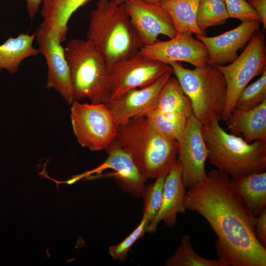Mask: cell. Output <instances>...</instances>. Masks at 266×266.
Instances as JSON below:
<instances>
[{
  "label": "cell",
  "mask_w": 266,
  "mask_h": 266,
  "mask_svg": "<svg viewBox=\"0 0 266 266\" xmlns=\"http://www.w3.org/2000/svg\"><path fill=\"white\" fill-rule=\"evenodd\" d=\"M124 5L143 45L155 43L160 35L171 38L176 34L171 17L159 2L127 0Z\"/></svg>",
  "instance_id": "cell-11"
},
{
  "label": "cell",
  "mask_w": 266,
  "mask_h": 266,
  "mask_svg": "<svg viewBox=\"0 0 266 266\" xmlns=\"http://www.w3.org/2000/svg\"><path fill=\"white\" fill-rule=\"evenodd\" d=\"M106 150L107 159L91 172L100 173L107 169H112L115 182L124 193L133 197H141L146 180L132 158L122 148L113 143Z\"/></svg>",
  "instance_id": "cell-16"
},
{
  "label": "cell",
  "mask_w": 266,
  "mask_h": 266,
  "mask_svg": "<svg viewBox=\"0 0 266 266\" xmlns=\"http://www.w3.org/2000/svg\"><path fill=\"white\" fill-rule=\"evenodd\" d=\"M248 2L258 15L263 30L266 29V0H248Z\"/></svg>",
  "instance_id": "cell-32"
},
{
  "label": "cell",
  "mask_w": 266,
  "mask_h": 266,
  "mask_svg": "<svg viewBox=\"0 0 266 266\" xmlns=\"http://www.w3.org/2000/svg\"><path fill=\"white\" fill-rule=\"evenodd\" d=\"M42 0H26L27 9L30 19H33L39 11Z\"/></svg>",
  "instance_id": "cell-33"
},
{
  "label": "cell",
  "mask_w": 266,
  "mask_h": 266,
  "mask_svg": "<svg viewBox=\"0 0 266 266\" xmlns=\"http://www.w3.org/2000/svg\"><path fill=\"white\" fill-rule=\"evenodd\" d=\"M229 18L236 19L241 22L260 19L256 11L246 0H224Z\"/></svg>",
  "instance_id": "cell-30"
},
{
  "label": "cell",
  "mask_w": 266,
  "mask_h": 266,
  "mask_svg": "<svg viewBox=\"0 0 266 266\" xmlns=\"http://www.w3.org/2000/svg\"><path fill=\"white\" fill-rule=\"evenodd\" d=\"M169 169L162 172L152 184L146 186L142 198L144 201L143 216H146L150 222L159 210L163 201L165 179Z\"/></svg>",
  "instance_id": "cell-27"
},
{
  "label": "cell",
  "mask_w": 266,
  "mask_h": 266,
  "mask_svg": "<svg viewBox=\"0 0 266 266\" xmlns=\"http://www.w3.org/2000/svg\"><path fill=\"white\" fill-rule=\"evenodd\" d=\"M255 229L258 241L266 248V207L256 216Z\"/></svg>",
  "instance_id": "cell-31"
},
{
  "label": "cell",
  "mask_w": 266,
  "mask_h": 266,
  "mask_svg": "<svg viewBox=\"0 0 266 266\" xmlns=\"http://www.w3.org/2000/svg\"><path fill=\"white\" fill-rule=\"evenodd\" d=\"M149 224L147 218L143 216L138 226L125 239L118 244L109 246L108 252L112 258L121 262L125 261L133 244L147 232Z\"/></svg>",
  "instance_id": "cell-29"
},
{
  "label": "cell",
  "mask_w": 266,
  "mask_h": 266,
  "mask_svg": "<svg viewBox=\"0 0 266 266\" xmlns=\"http://www.w3.org/2000/svg\"><path fill=\"white\" fill-rule=\"evenodd\" d=\"M172 73H166L148 86L130 90L108 102L106 104L117 126L156 108L159 93Z\"/></svg>",
  "instance_id": "cell-14"
},
{
  "label": "cell",
  "mask_w": 266,
  "mask_h": 266,
  "mask_svg": "<svg viewBox=\"0 0 266 266\" xmlns=\"http://www.w3.org/2000/svg\"><path fill=\"white\" fill-rule=\"evenodd\" d=\"M166 266H229L225 261L218 258L211 260L199 255L192 248L190 237L185 234L174 254L166 262Z\"/></svg>",
  "instance_id": "cell-24"
},
{
  "label": "cell",
  "mask_w": 266,
  "mask_h": 266,
  "mask_svg": "<svg viewBox=\"0 0 266 266\" xmlns=\"http://www.w3.org/2000/svg\"><path fill=\"white\" fill-rule=\"evenodd\" d=\"M144 116L161 134L177 142L180 139L188 121L174 114L162 112L156 108Z\"/></svg>",
  "instance_id": "cell-25"
},
{
  "label": "cell",
  "mask_w": 266,
  "mask_h": 266,
  "mask_svg": "<svg viewBox=\"0 0 266 266\" xmlns=\"http://www.w3.org/2000/svg\"><path fill=\"white\" fill-rule=\"evenodd\" d=\"M86 36L108 65L134 56L143 46L124 3L114 0L98 1L90 13Z\"/></svg>",
  "instance_id": "cell-3"
},
{
  "label": "cell",
  "mask_w": 266,
  "mask_h": 266,
  "mask_svg": "<svg viewBox=\"0 0 266 266\" xmlns=\"http://www.w3.org/2000/svg\"><path fill=\"white\" fill-rule=\"evenodd\" d=\"M223 74L227 85L226 102L221 120L225 121L242 90L255 77L266 70L264 30H258L241 54L228 65H214Z\"/></svg>",
  "instance_id": "cell-7"
},
{
  "label": "cell",
  "mask_w": 266,
  "mask_h": 266,
  "mask_svg": "<svg viewBox=\"0 0 266 266\" xmlns=\"http://www.w3.org/2000/svg\"><path fill=\"white\" fill-rule=\"evenodd\" d=\"M229 18L224 0H200L197 13V23L203 31L224 24Z\"/></svg>",
  "instance_id": "cell-26"
},
{
  "label": "cell",
  "mask_w": 266,
  "mask_h": 266,
  "mask_svg": "<svg viewBox=\"0 0 266 266\" xmlns=\"http://www.w3.org/2000/svg\"><path fill=\"white\" fill-rule=\"evenodd\" d=\"M266 100V70L256 81L247 85L241 92L235 105L240 110L252 109Z\"/></svg>",
  "instance_id": "cell-28"
},
{
  "label": "cell",
  "mask_w": 266,
  "mask_h": 266,
  "mask_svg": "<svg viewBox=\"0 0 266 266\" xmlns=\"http://www.w3.org/2000/svg\"><path fill=\"white\" fill-rule=\"evenodd\" d=\"M110 100L133 89L148 86L169 72L171 66L144 56H134L108 65ZM109 100V101H110Z\"/></svg>",
  "instance_id": "cell-9"
},
{
  "label": "cell",
  "mask_w": 266,
  "mask_h": 266,
  "mask_svg": "<svg viewBox=\"0 0 266 266\" xmlns=\"http://www.w3.org/2000/svg\"><path fill=\"white\" fill-rule=\"evenodd\" d=\"M71 105V123L78 142L92 151L106 150L118 128L107 104L74 100Z\"/></svg>",
  "instance_id": "cell-8"
},
{
  "label": "cell",
  "mask_w": 266,
  "mask_h": 266,
  "mask_svg": "<svg viewBox=\"0 0 266 266\" xmlns=\"http://www.w3.org/2000/svg\"><path fill=\"white\" fill-rule=\"evenodd\" d=\"M232 181L244 205L253 215L257 216L266 207V171L251 174Z\"/></svg>",
  "instance_id": "cell-22"
},
{
  "label": "cell",
  "mask_w": 266,
  "mask_h": 266,
  "mask_svg": "<svg viewBox=\"0 0 266 266\" xmlns=\"http://www.w3.org/2000/svg\"><path fill=\"white\" fill-rule=\"evenodd\" d=\"M185 207L208 222L217 237L218 258L229 266H266V248L256 236V217L244 205L227 173L214 169L187 189Z\"/></svg>",
  "instance_id": "cell-1"
},
{
  "label": "cell",
  "mask_w": 266,
  "mask_h": 266,
  "mask_svg": "<svg viewBox=\"0 0 266 266\" xmlns=\"http://www.w3.org/2000/svg\"><path fill=\"white\" fill-rule=\"evenodd\" d=\"M186 190L177 161L167 173L164 183L162 203L156 215L149 224L147 233L155 232L161 221L169 227H173L176 225L178 213H184L186 210L185 207Z\"/></svg>",
  "instance_id": "cell-17"
},
{
  "label": "cell",
  "mask_w": 266,
  "mask_h": 266,
  "mask_svg": "<svg viewBox=\"0 0 266 266\" xmlns=\"http://www.w3.org/2000/svg\"><path fill=\"white\" fill-rule=\"evenodd\" d=\"M112 143L130 156L146 180L156 178L177 162L178 142L161 134L144 116L119 127Z\"/></svg>",
  "instance_id": "cell-2"
},
{
  "label": "cell",
  "mask_w": 266,
  "mask_h": 266,
  "mask_svg": "<svg viewBox=\"0 0 266 266\" xmlns=\"http://www.w3.org/2000/svg\"><path fill=\"white\" fill-rule=\"evenodd\" d=\"M127 0H114V1L118 4H121L124 3Z\"/></svg>",
  "instance_id": "cell-34"
},
{
  "label": "cell",
  "mask_w": 266,
  "mask_h": 266,
  "mask_svg": "<svg viewBox=\"0 0 266 266\" xmlns=\"http://www.w3.org/2000/svg\"><path fill=\"white\" fill-rule=\"evenodd\" d=\"M35 33L38 50L44 57L48 67L46 87L58 92L71 105L74 99L64 48L57 37L48 33L41 26Z\"/></svg>",
  "instance_id": "cell-13"
},
{
  "label": "cell",
  "mask_w": 266,
  "mask_h": 266,
  "mask_svg": "<svg viewBox=\"0 0 266 266\" xmlns=\"http://www.w3.org/2000/svg\"><path fill=\"white\" fill-rule=\"evenodd\" d=\"M35 38V33L32 34L21 33L16 37H9L0 45V70L4 69L15 74L24 60L40 53L33 46Z\"/></svg>",
  "instance_id": "cell-20"
},
{
  "label": "cell",
  "mask_w": 266,
  "mask_h": 266,
  "mask_svg": "<svg viewBox=\"0 0 266 266\" xmlns=\"http://www.w3.org/2000/svg\"><path fill=\"white\" fill-rule=\"evenodd\" d=\"M202 125L193 114L178 142L177 161L186 189L194 186L207 176L205 162L207 151L202 134Z\"/></svg>",
  "instance_id": "cell-10"
},
{
  "label": "cell",
  "mask_w": 266,
  "mask_h": 266,
  "mask_svg": "<svg viewBox=\"0 0 266 266\" xmlns=\"http://www.w3.org/2000/svg\"><path fill=\"white\" fill-rule=\"evenodd\" d=\"M200 0H161L159 3L169 14L176 33L206 36L197 23V13Z\"/></svg>",
  "instance_id": "cell-21"
},
{
  "label": "cell",
  "mask_w": 266,
  "mask_h": 266,
  "mask_svg": "<svg viewBox=\"0 0 266 266\" xmlns=\"http://www.w3.org/2000/svg\"><path fill=\"white\" fill-rule=\"evenodd\" d=\"M184 93L190 99L193 114L202 124L221 120L227 99V85L221 71L207 64L194 69L181 62L169 65Z\"/></svg>",
  "instance_id": "cell-6"
},
{
  "label": "cell",
  "mask_w": 266,
  "mask_h": 266,
  "mask_svg": "<svg viewBox=\"0 0 266 266\" xmlns=\"http://www.w3.org/2000/svg\"><path fill=\"white\" fill-rule=\"evenodd\" d=\"M141 1H145L152 2H159L161 0H137Z\"/></svg>",
  "instance_id": "cell-35"
},
{
  "label": "cell",
  "mask_w": 266,
  "mask_h": 266,
  "mask_svg": "<svg viewBox=\"0 0 266 266\" xmlns=\"http://www.w3.org/2000/svg\"><path fill=\"white\" fill-rule=\"evenodd\" d=\"M225 122L230 133L241 137L246 142H266V100L249 110L234 107Z\"/></svg>",
  "instance_id": "cell-18"
},
{
  "label": "cell",
  "mask_w": 266,
  "mask_h": 266,
  "mask_svg": "<svg viewBox=\"0 0 266 266\" xmlns=\"http://www.w3.org/2000/svg\"><path fill=\"white\" fill-rule=\"evenodd\" d=\"M201 132L210 163L232 180L266 171V142L248 143L227 133L216 119L202 125Z\"/></svg>",
  "instance_id": "cell-4"
},
{
  "label": "cell",
  "mask_w": 266,
  "mask_h": 266,
  "mask_svg": "<svg viewBox=\"0 0 266 266\" xmlns=\"http://www.w3.org/2000/svg\"><path fill=\"white\" fill-rule=\"evenodd\" d=\"M93 0H42L41 26L62 43L66 41L68 23L80 7Z\"/></svg>",
  "instance_id": "cell-19"
},
{
  "label": "cell",
  "mask_w": 266,
  "mask_h": 266,
  "mask_svg": "<svg viewBox=\"0 0 266 266\" xmlns=\"http://www.w3.org/2000/svg\"><path fill=\"white\" fill-rule=\"evenodd\" d=\"M74 100L107 103L110 98L108 64L88 40L72 39L64 48Z\"/></svg>",
  "instance_id": "cell-5"
},
{
  "label": "cell",
  "mask_w": 266,
  "mask_h": 266,
  "mask_svg": "<svg viewBox=\"0 0 266 266\" xmlns=\"http://www.w3.org/2000/svg\"><path fill=\"white\" fill-rule=\"evenodd\" d=\"M261 22L249 20L220 35L208 37L196 36L205 46L208 53V64L222 66L233 62L238 51L244 49L254 34L260 30Z\"/></svg>",
  "instance_id": "cell-15"
},
{
  "label": "cell",
  "mask_w": 266,
  "mask_h": 266,
  "mask_svg": "<svg viewBox=\"0 0 266 266\" xmlns=\"http://www.w3.org/2000/svg\"><path fill=\"white\" fill-rule=\"evenodd\" d=\"M156 108L188 120L193 115L191 102L175 77H170L162 88Z\"/></svg>",
  "instance_id": "cell-23"
},
{
  "label": "cell",
  "mask_w": 266,
  "mask_h": 266,
  "mask_svg": "<svg viewBox=\"0 0 266 266\" xmlns=\"http://www.w3.org/2000/svg\"><path fill=\"white\" fill-rule=\"evenodd\" d=\"M139 53L152 59L169 65L186 62L195 67L208 64V53L203 43L192 34L176 33L168 40H157L143 45Z\"/></svg>",
  "instance_id": "cell-12"
}]
</instances>
